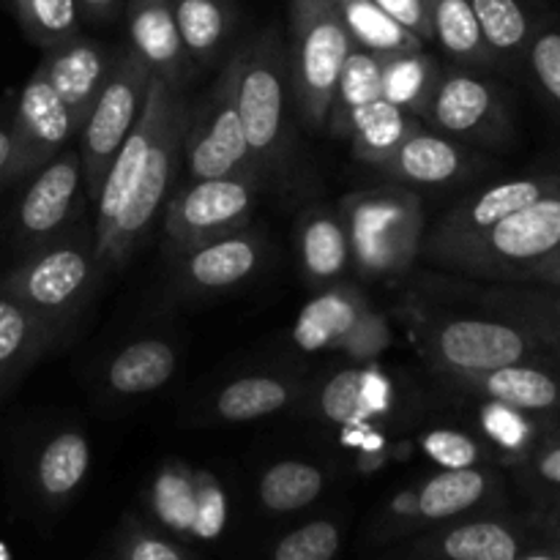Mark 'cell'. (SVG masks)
<instances>
[{"mask_svg":"<svg viewBox=\"0 0 560 560\" xmlns=\"http://www.w3.org/2000/svg\"><path fill=\"white\" fill-rule=\"evenodd\" d=\"M419 490V525H441L474 517L501 503L503 476L495 465L476 468H441L416 485Z\"/></svg>","mask_w":560,"mask_h":560,"instance_id":"obj_21","label":"cell"},{"mask_svg":"<svg viewBox=\"0 0 560 560\" xmlns=\"http://www.w3.org/2000/svg\"><path fill=\"white\" fill-rule=\"evenodd\" d=\"M560 244V186L501 219L479 238L432 257L430 266L485 282H517Z\"/></svg>","mask_w":560,"mask_h":560,"instance_id":"obj_6","label":"cell"},{"mask_svg":"<svg viewBox=\"0 0 560 560\" xmlns=\"http://www.w3.org/2000/svg\"><path fill=\"white\" fill-rule=\"evenodd\" d=\"M0 560H9V552H5L3 545H0Z\"/></svg>","mask_w":560,"mask_h":560,"instance_id":"obj_57","label":"cell"},{"mask_svg":"<svg viewBox=\"0 0 560 560\" xmlns=\"http://www.w3.org/2000/svg\"><path fill=\"white\" fill-rule=\"evenodd\" d=\"M60 342L47 320L0 290V399Z\"/></svg>","mask_w":560,"mask_h":560,"instance_id":"obj_27","label":"cell"},{"mask_svg":"<svg viewBox=\"0 0 560 560\" xmlns=\"http://www.w3.org/2000/svg\"><path fill=\"white\" fill-rule=\"evenodd\" d=\"M326 470L306 459L273 463L257 485V501L271 514H290L315 503L326 490Z\"/></svg>","mask_w":560,"mask_h":560,"instance_id":"obj_38","label":"cell"},{"mask_svg":"<svg viewBox=\"0 0 560 560\" xmlns=\"http://www.w3.org/2000/svg\"><path fill=\"white\" fill-rule=\"evenodd\" d=\"M262 186L244 178L189 180L162 213L164 252L178 257L208 241L249 228Z\"/></svg>","mask_w":560,"mask_h":560,"instance_id":"obj_12","label":"cell"},{"mask_svg":"<svg viewBox=\"0 0 560 560\" xmlns=\"http://www.w3.org/2000/svg\"><path fill=\"white\" fill-rule=\"evenodd\" d=\"M443 381L468 397L492 399L539 419L560 421V364L550 359L520 361V364L498 366L476 375H452Z\"/></svg>","mask_w":560,"mask_h":560,"instance_id":"obj_19","label":"cell"},{"mask_svg":"<svg viewBox=\"0 0 560 560\" xmlns=\"http://www.w3.org/2000/svg\"><path fill=\"white\" fill-rule=\"evenodd\" d=\"M129 0H77L80 5L82 20L93 22V25H102V22H113L120 11L126 9Z\"/></svg>","mask_w":560,"mask_h":560,"instance_id":"obj_54","label":"cell"},{"mask_svg":"<svg viewBox=\"0 0 560 560\" xmlns=\"http://www.w3.org/2000/svg\"><path fill=\"white\" fill-rule=\"evenodd\" d=\"M517 282H536V284H556L560 288V244L547 257L528 268Z\"/></svg>","mask_w":560,"mask_h":560,"instance_id":"obj_53","label":"cell"},{"mask_svg":"<svg viewBox=\"0 0 560 560\" xmlns=\"http://www.w3.org/2000/svg\"><path fill=\"white\" fill-rule=\"evenodd\" d=\"M383 69H386V55L353 47V52L345 60V69L339 74L337 91L331 98V109H328V135L348 137L350 124L359 115V109L383 98Z\"/></svg>","mask_w":560,"mask_h":560,"instance_id":"obj_35","label":"cell"},{"mask_svg":"<svg viewBox=\"0 0 560 560\" xmlns=\"http://www.w3.org/2000/svg\"><path fill=\"white\" fill-rule=\"evenodd\" d=\"M479 402L481 438L495 448L498 459L506 468H514V465L523 463L534 452L536 443L547 435V430L552 424H558V421L539 419V416L523 413V410L492 402V399H479Z\"/></svg>","mask_w":560,"mask_h":560,"instance_id":"obj_36","label":"cell"},{"mask_svg":"<svg viewBox=\"0 0 560 560\" xmlns=\"http://www.w3.org/2000/svg\"><path fill=\"white\" fill-rule=\"evenodd\" d=\"M443 63L427 49H410V52L386 55L383 69V98L397 107L408 109L421 120L430 107L435 88L441 82Z\"/></svg>","mask_w":560,"mask_h":560,"instance_id":"obj_37","label":"cell"},{"mask_svg":"<svg viewBox=\"0 0 560 560\" xmlns=\"http://www.w3.org/2000/svg\"><path fill=\"white\" fill-rule=\"evenodd\" d=\"M238 74L241 52L235 49L219 69L217 82L208 88L202 102L186 120L184 131V170L189 180L206 178H244L266 189L260 167L246 145L244 126L238 115Z\"/></svg>","mask_w":560,"mask_h":560,"instance_id":"obj_7","label":"cell"},{"mask_svg":"<svg viewBox=\"0 0 560 560\" xmlns=\"http://www.w3.org/2000/svg\"><path fill=\"white\" fill-rule=\"evenodd\" d=\"M342 547V530L331 520H315L290 530L273 547V560H334Z\"/></svg>","mask_w":560,"mask_h":560,"instance_id":"obj_45","label":"cell"},{"mask_svg":"<svg viewBox=\"0 0 560 560\" xmlns=\"http://www.w3.org/2000/svg\"><path fill=\"white\" fill-rule=\"evenodd\" d=\"M470 5L501 74H523L530 38L545 14H534L528 0H470Z\"/></svg>","mask_w":560,"mask_h":560,"instance_id":"obj_30","label":"cell"},{"mask_svg":"<svg viewBox=\"0 0 560 560\" xmlns=\"http://www.w3.org/2000/svg\"><path fill=\"white\" fill-rule=\"evenodd\" d=\"M334 5L355 47L377 55H397L427 47L416 33L392 20L375 0H334Z\"/></svg>","mask_w":560,"mask_h":560,"instance_id":"obj_39","label":"cell"},{"mask_svg":"<svg viewBox=\"0 0 560 560\" xmlns=\"http://www.w3.org/2000/svg\"><path fill=\"white\" fill-rule=\"evenodd\" d=\"M173 260L175 288L184 295L208 299L249 282L266 260V241L244 228L224 238L195 246Z\"/></svg>","mask_w":560,"mask_h":560,"instance_id":"obj_17","label":"cell"},{"mask_svg":"<svg viewBox=\"0 0 560 560\" xmlns=\"http://www.w3.org/2000/svg\"><path fill=\"white\" fill-rule=\"evenodd\" d=\"M539 536H541V534H539ZM517 560H560V556H558L556 547L550 545V541L539 539V541H534V545H530L528 550H525L523 556H520Z\"/></svg>","mask_w":560,"mask_h":560,"instance_id":"obj_56","label":"cell"},{"mask_svg":"<svg viewBox=\"0 0 560 560\" xmlns=\"http://www.w3.org/2000/svg\"><path fill=\"white\" fill-rule=\"evenodd\" d=\"M392 459L388 448H372V452H359V470L361 474H375Z\"/></svg>","mask_w":560,"mask_h":560,"instance_id":"obj_55","label":"cell"},{"mask_svg":"<svg viewBox=\"0 0 560 560\" xmlns=\"http://www.w3.org/2000/svg\"><path fill=\"white\" fill-rule=\"evenodd\" d=\"M102 279L96 230L93 224L82 228L80 222L63 238L16 257L14 266L0 273V290L14 295L63 337Z\"/></svg>","mask_w":560,"mask_h":560,"instance_id":"obj_3","label":"cell"},{"mask_svg":"<svg viewBox=\"0 0 560 560\" xmlns=\"http://www.w3.org/2000/svg\"><path fill=\"white\" fill-rule=\"evenodd\" d=\"M11 131H14V184H22L27 175L77 142L80 129L63 98L44 74L42 63L31 71L11 107Z\"/></svg>","mask_w":560,"mask_h":560,"instance_id":"obj_14","label":"cell"},{"mask_svg":"<svg viewBox=\"0 0 560 560\" xmlns=\"http://www.w3.org/2000/svg\"><path fill=\"white\" fill-rule=\"evenodd\" d=\"M91 470V443L85 432L60 430L49 438L33 465V487L47 503H63L74 495Z\"/></svg>","mask_w":560,"mask_h":560,"instance_id":"obj_33","label":"cell"},{"mask_svg":"<svg viewBox=\"0 0 560 560\" xmlns=\"http://www.w3.org/2000/svg\"><path fill=\"white\" fill-rule=\"evenodd\" d=\"M485 167L487 159L476 148L452 140L430 126H419L413 135L405 137L402 145L386 162L372 170L386 175L394 184L421 189V186L463 184Z\"/></svg>","mask_w":560,"mask_h":560,"instance_id":"obj_18","label":"cell"},{"mask_svg":"<svg viewBox=\"0 0 560 560\" xmlns=\"http://www.w3.org/2000/svg\"><path fill=\"white\" fill-rule=\"evenodd\" d=\"M399 320L424 364L441 377L550 359L534 334L495 315H459L432 304H405Z\"/></svg>","mask_w":560,"mask_h":560,"instance_id":"obj_1","label":"cell"},{"mask_svg":"<svg viewBox=\"0 0 560 560\" xmlns=\"http://www.w3.org/2000/svg\"><path fill=\"white\" fill-rule=\"evenodd\" d=\"M413 525H419V490L408 487V490H399L392 501L386 503L381 517V528L386 534H405Z\"/></svg>","mask_w":560,"mask_h":560,"instance_id":"obj_49","label":"cell"},{"mask_svg":"<svg viewBox=\"0 0 560 560\" xmlns=\"http://www.w3.org/2000/svg\"><path fill=\"white\" fill-rule=\"evenodd\" d=\"M295 252L301 277L315 290L331 288L353 271L348 228L337 208L312 206L301 213L295 222Z\"/></svg>","mask_w":560,"mask_h":560,"instance_id":"obj_24","label":"cell"},{"mask_svg":"<svg viewBox=\"0 0 560 560\" xmlns=\"http://www.w3.org/2000/svg\"><path fill=\"white\" fill-rule=\"evenodd\" d=\"M153 74L148 66L129 49H115L113 69L107 82L98 91L96 102L88 109L80 131H77V151L82 159V175H85L88 202L96 206L107 170L115 153L126 142L129 131L135 129L142 107H145L148 91H151Z\"/></svg>","mask_w":560,"mask_h":560,"instance_id":"obj_9","label":"cell"},{"mask_svg":"<svg viewBox=\"0 0 560 560\" xmlns=\"http://www.w3.org/2000/svg\"><path fill=\"white\" fill-rule=\"evenodd\" d=\"M394 342L392 323L383 312H377L375 306L361 315V320L350 328V334L345 337V342L339 345V353L350 361V364H372V361L381 359Z\"/></svg>","mask_w":560,"mask_h":560,"instance_id":"obj_47","label":"cell"},{"mask_svg":"<svg viewBox=\"0 0 560 560\" xmlns=\"http://www.w3.org/2000/svg\"><path fill=\"white\" fill-rule=\"evenodd\" d=\"M534 520L474 514L443 523L441 530L427 534L410 550L413 560H517L534 541H539Z\"/></svg>","mask_w":560,"mask_h":560,"instance_id":"obj_16","label":"cell"},{"mask_svg":"<svg viewBox=\"0 0 560 560\" xmlns=\"http://www.w3.org/2000/svg\"><path fill=\"white\" fill-rule=\"evenodd\" d=\"M421 124L416 115L408 109L397 107L388 98H377V102L366 104L359 109V115L350 124V145H353V156L366 167H377L386 162L408 135H413Z\"/></svg>","mask_w":560,"mask_h":560,"instance_id":"obj_34","label":"cell"},{"mask_svg":"<svg viewBox=\"0 0 560 560\" xmlns=\"http://www.w3.org/2000/svg\"><path fill=\"white\" fill-rule=\"evenodd\" d=\"M175 93L170 85H164L162 80L153 77L151 91H148L145 107H142L140 118H137L135 129L129 131L126 142L120 145V151L115 153L113 164L107 170V178H104L102 191L96 197V213H93V230H96V252L102 249L109 241V235L118 228L120 217H124L126 206H129L131 195H135L137 184L142 178V170H145L148 153H151L153 140H156L159 129H162V120L167 115L170 104H173Z\"/></svg>","mask_w":560,"mask_h":560,"instance_id":"obj_15","label":"cell"},{"mask_svg":"<svg viewBox=\"0 0 560 560\" xmlns=\"http://www.w3.org/2000/svg\"><path fill=\"white\" fill-rule=\"evenodd\" d=\"M383 11H386L392 20H397L399 25L408 27L410 33L421 38V42H432L430 31V9H427V0H375Z\"/></svg>","mask_w":560,"mask_h":560,"instance_id":"obj_50","label":"cell"},{"mask_svg":"<svg viewBox=\"0 0 560 560\" xmlns=\"http://www.w3.org/2000/svg\"><path fill=\"white\" fill-rule=\"evenodd\" d=\"M120 560H191L175 541L153 534L151 528L131 525L120 539Z\"/></svg>","mask_w":560,"mask_h":560,"instance_id":"obj_48","label":"cell"},{"mask_svg":"<svg viewBox=\"0 0 560 560\" xmlns=\"http://www.w3.org/2000/svg\"><path fill=\"white\" fill-rule=\"evenodd\" d=\"M175 370H178V350L173 342L159 337L137 339L109 359L104 370V388L120 399L145 397L167 386Z\"/></svg>","mask_w":560,"mask_h":560,"instance_id":"obj_29","label":"cell"},{"mask_svg":"<svg viewBox=\"0 0 560 560\" xmlns=\"http://www.w3.org/2000/svg\"><path fill=\"white\" fill-rule=\"evenodd\" d=\"M392 410V386L372 364H353L328 375L312 392L306 413L334 427H353L375 421Z\"/></svg>","mask_w":560,"mask_h":560,"instance_id":"obj_22","label":"cell"},{"mask_svg":"<svg viewBox=\"0 0 560 560\" xmlns=\"http://www.w3.org/2000/svg\"><path fill=\"white\" fill-rule=\"evenodd\" d=\"M301 394H304V383L295 375L257 372V375L235 377L228 386H222V392L211 402V416L224 424L260 421L288 410Z\"/></svg>","mask_w":560,"mask_h":560,"instance_id":"obj_28","label":"cell"},{"mask_svg":"<svg viewBox=\"0 0 560 560\" xmlns=\"http://www.w3.org/2000/svg\"><path fill=\"white\" fill-rule=\"evenodd\" d=\"M487 315L503 317L539 339L556 364H560V288L536 282H490L479 293Z\"/></svg>","mask_w":560,"mask_h":560,"instance_id":"obj_25","label":"cell"},{"mask_svg":"<svg viewBox=\"0 0 560 560\" xmlns=\"http://www.w3.org/2000/svg\"><path fill=\"white\" fill-rule=\"evenodd\" d=\"M421 452L441 468H476V465H501L498 452L481 435L457 427H432L421 432Z\"/></svg>","mask_w":560,"mask_h":560,"instance_id":"obj_42","label":"cell"},{"mask_svg":"<svg viewBox=\"0 0 560 560\" xmlns=\"http://www.w3.org/2000/svg\"><path fill=\"white\" fill-rule=\"evenodd\" d=\"M517 481L525 487L536 506L560 503V421L547 430L534 452L514 465Z\"/></svg>","mask_w":560,"mask_h":560,"instance_id":"obj_43","label":"cell"},{"mask_svg":"<svg viewBox=\"0 0 560 560\" xmlns=\"http://www.w3.org/2000/svg\"><path fill=\"white\" fill-rule=\"evenodd\" d=\"M337 211L348 228L353 273L364 282L402 277L421 260L427 233L424 200L405 184H383L350 191Z\"/></svg>","mask_w":560,"mask_h":560,"instance_id":"obj_2","label":"cell"},{"mask_svg":"<svg viewBox=\"0 0 560 560\" xmlns=\"http://www.w3.org/2000/svg\"><path fill=\"white\" fill-rule=\"evenodd\" d=\"M85 175L77 145L22 180L9 213V241L16 257L36 252L80 224L85 208Z\"/></svg>","mask_w":560,"mask_h":560,"instance_id":"obj_11","label":"cell"},{"mask_svg":"<svg viewBox=\"0 0 560 560\" xmlns=\"http://www.w3.org/2000/svg\"><path fill=\"white\" fill-rule=\"evenodd\" d=\"M238 115L246 145L255 156L266 184L282 178L293 159V126H290V74L288 44L277 27H266L241 44Z\"/></svg>","mask_w":560,"mask_h":560,"instance_id":"obj_4","label":"cell"},{"mask_svg":"<svg viewBox=\"0 0 560 560\" xmlns=\"http://www.w3.org/2000/svg\"><path fill=\"white\" fill-rule=\"evenodd\" d=\"M195 485V509H191V534L195 539H217L228 523V498L217 476L208 470L191 474Z\"/></svg>","mask_w":560,"mask_h":560,"instance_id":"obj_46","label":"cell"},{"mask_svg":"<svg viewBox=\"0 0 560 560\" xmlns=\"http://www.w3.org/2000/svg\"><path fill=\"white\" fill-rule=\"evenodd\" d=\"M560 186V167L545 170V173L517 175V178H503L498 184L485 186L481 191L463 197L454 208H448L432 230L424 233L421 244V260L430 262L441 252L454 249L465 241L479 238L490 228H495L501 219L512 217L520 208L530 206L534 200L545 197L547 191Z\"/></svg>","mask_w":560,"mask_h":560,"instance_id":"obj_13","label":"cell"},{"mask_svg":"<svg viewBox=\"0 0 560 560\" xmlns=\"http://www.w3.org/2000/svg\"><path fill=\"white\" fill-rule=\"evenodd\" d=\"M14 107V104H11ZM11 107L0 104V197L14 189V131H11Z\"/></svg>","mask_w":560,"mask_h":560,"instance_id":"obj_51","label":"cell"},{"mask_svg":"<svg viewBox=\"0 0 560 560\" xmlns=\"http://www.w3.org/2000/svg\"><path fill=\"white\" fill-rule=\"evenodd\" d=\"M170 5L191 63H217L238 25L233 0H170Z\"/></svg>","mask_w":560,"mask_h":560,"instance_id":"obj_32","label":"cell"},{"mask_svg":"<svg viewBox=\"0 0 560 560\" xmlns=\"http://www.w3.org/2000/svg\"><path fill=\"white\" fill-rule=\"evenodd\" d=\"M124 16L126 49L135 52L156 80L173 91H184L195 63L180 42L170 0H129Z\"/></svg>","mask_w":560,"mask_h":560,"instance_id":"obj_20","label":"cell"},{"mask_svg":"<svg viewBox=\"0 0 560 560\" xmlns=\"http://www.w3.org/2000/svg\"><path fill=\"white\" fill-rule=\"evenodd\" d=\"M186 120H189V104H186L184 93H175L173 104H170L167 115L162 120V129H159L151 153H148L140 184H137L115 233L98 249L104 273L118 271V268H124L131 260V255L145 244L151 230L156 228L159 217L167 208L170 197H173L175 178L184 170Z\"/></svg>","mask_w":560,"mask_h":560,"instance_id":"obj_10","label":"cell"},{"mask_svg":"<svg viewBox=\"0 0 560 560\" xmlns=\"http://www.w3.org/2000/svg\"><path fill=\"white\" fill-rule=\"evenodd\" d=\"M421 124L476 151H506L517 140L506 88L487 71L443 63L441 82Z\"/></svg>","mask_w":560,"mask_h":560,"instance_id":"obj_8","label":"cell"},{"mask_svg":"<svg viewBox=\"0 0 560 560\" xmlns=\"http://www.w3.org/2000/svg\"><path fill=\"white\" fill-rule=\"evenodd\" d=\"M115 49L104 47V44L93 42V38L80 36L69 38L60 47L44 52V58L38 60L47 74V80L52 82V88L58 91V96L63 98V104L69 107L71 118H74L77 129L85 120L88 109L96 102L98 91L107 82L109 69H113Z\"/></svg>","mask_w":560,"mask_h":560,"instance_id":"obj_23","label":"cell"},{"mask_svg":"<svg viewBox=\"0 0 560 560\" xmlns=\"http://www.w3.org/2000/svg\"><path fill=\"white\" fill-rule=\"evenodd\" d=\"M427 9H430L432 42L443 49L448 63L501 74L495 55L481 36L470 0H427Z\"/></svg>","mask_w":560,"mask_h":560,"instance_id":"obj_31","label":"cell"},{"mask_svg":"<svg viewBox=\"0 0 560 560\" xmlns=\"http://www.w3.org/2000/svg\"><path fill=\"white\" fill-rule=\"evenodd\" d=\"M353 47L334 0H290V96L310 131H326L334 91Z\"/></svg>","mask_w":560,"mask_h":560,"instance_id":"obj_5","label":"cell"},{"mask_svg":"<svg viewBox=\"0 0 560 560\" xmlns=\"http://www.w3.org/2000/svg\"><path fill=\"white\" fill-rule=\"evenodd\" d=\"M11 5L27 42L44 52L80 36L82 16L77 0H11Z\"/></svg>","mask_w":560,"mask_h":560,"instance_id":"obj_40","label":"cell"},{"mask_svg":"<svg viewBox=\"0 0 560 560\" xmlns=\"http://www.w3.org/2000/svg\"><path fill=\"white\" fill-rule=\"evenodd\" d=\"M151 503L156 517L167 528L178 534H191V509H195V485H191V470L180 465H167L153 481Z\"/></svg>","mask_w":560,"mask_h":560,"instance_id":"obj_44","label":"cell"},{"mask_svg":"<svg viewBox=\"0 0 560 560\" xmlns=\"http://www.w3.org/2000/svg\"><path fill=\"white\" fill-rule=\"evenodd\" d=\"M530 520H534L541 539L550 541L560 556V503H545V506H536L534 514H530Z\"/></svg>","mask_w":560,"mask_h":560,"instance_id":"obj_52","label":"cell"},{"mask_svg":"<svg viewBox=\"0 0 560 560\" xmlns=\"http://www.w3.org/2000/svg\"><path fill=\"white\" fill-rule=\"evenodd\" d=\"M523 74L534 91L560 120V22L556 16H541L525 55Z\"/></svg>","mask_w":560,"mask_h":560,"instance_id":"obj_41","label":"cell"},{"mask_svg":"<svg viewBox=\"0 0 560 560\" xmlns=\"http://www.w3.org/2000/svg\"><path fill=\"white\" fill-rule=\"evenodd\" d=\"M370 299L355 282L331 284V288L317 290L315 299L301 310L293 326V345L301 353H326L339 350L350 328L361 320L370 310Z\"/></svg>","mask_w":560,"mask_h":560,"instance_id":"obj_26","label":"cell"}]
</instances>
